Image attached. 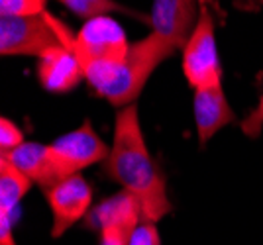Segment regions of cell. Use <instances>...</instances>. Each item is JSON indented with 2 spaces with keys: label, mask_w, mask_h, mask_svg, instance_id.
<instances>
[{
  "label": "cell",
  "mask_w": 263,
  "mask_h": 245,
  "mask_svg": "<svg viewBox=\"0 0 263 245\" xmlns=\"http://www.w3.org/2000/svg\"><path fill=\"white\" fill-rule=\"evenodd\" d=\"M198 12V0H154L149 24L154 34L163 37L177 49H183L197 26Z\"/></svg>",
  "instance_id": "8"
},
{
  "label": "cell",
  "mask_w": 263,
  "mask_h": 245,
  "mask_svg": "<svg viewBox=\"0 0 263 245\" xmlns=\"http://www.w3.org/2000/svg\"><path fill=\"white\" fill-rule=\"evenodd\" d=\"M128 245H161V237L152 222H142L128 237Z\"/></svg>",
  "instance_id": "17"
},
{
  "label": "cell",
  "mask_w": 263,
  "mask_h": 245,
  "mask_svg": "<svg viewBox=\"0 0 263 245\" xmlns=\"http://www.w3.org/2000/svg\"><path fill=\"white\" fill-rule=\"evenodd\" d=\"M261 2H263V0H261Z\"/></svg>",
  "instance_id": "20"
},
{
  "label": "cell",
  "mask_w": 263,
  "mask_h": 245,
  "mask_svg": "<svg viewBox=\"0 0 263 245\" xmlns=\"http://www.w3.org/2000/svg\"><path fill=\"white\" fill-rule=\"evenodd\" d=\"M263 130V92L261 96H259V102H257V106L253 108L246 118H243V122H241V132L248 135V137H259Z\"/></svg>",
  "instance_id": "18"
},
{
  "label": "cell",
  "mask_w": 263,
  "mask_h": 245,
  "mask_svg": "<svg viewBox=\"0 0 263 245\" xmlns=\"http://www.w3.org/2000/svg\"><path fill=\"white\" fill-rule=\"evenodd\" d=\"M143 222L142 204L130 192L120 190L114 196L97 204L90 208L87 218L83 220L85 228H90L95 232H104V230H120L126 235H130L140 223Z\"/></svg>",
  "instance_id": "9"
},
{
  "label": "cell",
  "mask_w": 263,
  "mask_h": 245,
  "mask_svg": "<svg viewBox=\"0 0 263 245\" xmlns=\"http://www.w3.org/2000/svg\"><path fill=\"white\" fill-rule=\"evenodd\" d=\"M51 24L63 45H67L73 51V55L77 57L81 67L118 63L128 55L132 47L118 22H114L108 16L87 20L77 34H71L65 24L59 22L53 16Z\"/></svg>",
  "instance_id": "3"
},
{
  "label": "cell",
  "mask_w": 263,
  "mask_h": 245,
  "mask_svg": "<svg viewBox=\"0 0 263 245\" xmlns=\"http://www.w3.org/2000/svg\"><path fill=\"white\" fill-rule=\"evenodd\" d=\"M35 73H37L40 85L45 90L57 92V94L73 90L85 78L81 63L67 45L53 47L40 57Z\"/></svg>",
  "instance_id": "11"
},
{
  "label": "cell",
  "mask_w": 263,
  "mask_h": 245,
  "mask_svg": "<svg viewBox=\"0 0 263 245\" xmlns=\"http://www.w3.org/2000/svg\"><path fill=\"white\" fill-rule=\"evenodd\" d=\"M63 45L55 32L51 16H0V53L40 57Z\"/></svg>",
  "instance_id": "6"
},
{
  "label": "cell",
  "mask_w": 263,
  "mask_h": 245,
  "mask_svg": "<svg viewBox=\"0 0 263 245\" xmlns=\"http://www.w3.org/2000/svg\"><path fill=\"white\" fill-rule=\"evenodd\" d=\"M108 151L110 147L100 139L90 120H85L77 130L47 144V171L40 187L45 190L65 178L75 177L83 169L104 161Z\"/></svg>",
  "instance_id": "4"
},
{
  "label": "cell",
  "mask_w": 263,
  "mask_h": 245,
  "mask_svg": "<svg viewBox=\"0 0 263 245\" xmlns=\"http://www.w3.org/2000/svg\"><path fill=\"white\" fill-rule=\"evenodd\" d=\"M32 178L26 177L20 169L0 157V212L12 216L20 200L32 189Z\"/></svg>",
  "instance_id": "13"
},
{
  "label": "cell",
  "mask_w": 263,
  "mask_h": 245,
  "mask_svg": "<svg viewBox=\"0 0 263 245\" xmlns=\"http://www.w3.org/2000/svg\"><path fill=\"white\" fill-rule=\"evenodd\" d=\"M45 198L53 216L51 235L61 237L69 228L85 220L92 208V189L81 175L69 177L45 189Z\"/></svg>",
  "instance_id": "7"
},
{
  "label": "cell",
  "mask_w": 263,
  "mask_h": 245,
  "mask_svg": "<svg viewBox=\"0 0 263 245\" xmlns=\"http://www.w3.org/2000/svg\"><path fill=\"white\" fill-rule=\"evenodd\" d=\"M24 141L26 139H24L22 130L12 120L2 118L0 120V153H8L12 149H16L18 145H22Z\"/></svg>",
  "instance_id": "16"
},
{
  "label": "cell",
  "mask_w": 263,
  "mask_h": 245,
  "mask_svg": "<svg viewBox=\"0 0 263 245\" xmlns=\"http://www.w3.org/2000/svg\"><path fill=\"white\" fill-rule=\"evenodd\" d=\"M45 0H0V16H42Z\"/></svg>",
  "instance_id": "15"
},
{
  "label": "cell",
  "mask_w": 263,
  "mask_h": 245,
  "mask_svg": "<svg viewBox=\"0 0 263 245\" xmlns=\"http://www.w3.org/2000/svg\"><path fill=\"white\" fill-rule=\"evenodd\" d=\"M183 73L193 89L222 85V65L209 6L200 2L197 26L183 47Z\"/></svg>",
  "instance_id": "5"
},
{
  "label": "cell",
  "mask_w": 263,
  "mask_h": 245,
  "mask_svg": "<svg viewBox=\"0 0 263 245\" xmlns=\"http://www.w3.org/2000/svg\"><path fill=\"white\" fill-rule=\"evenodd\" d=\"M63 6H67L75 16L83 18V20H92V18H100V16H108L114 12H120L132 18H140V20H147L143 14L134 12L132 8L124 6L116 0H59Z\"/></svg>",
  "instance_id": "14"
},
{
  "label": "cell",
  "mask_w": 263,
  "mask_h": 245,
  "mask_svg": "<svg viewBox=\"0 0 263 245\" xmlns=\"http://www.w3.org/2000/svg\"><path fill=\"white\" fill-rule=\"evenodd\" d=\"M0 245H18L12 232V216L0 212Z\"/></svg>",
  "instance_id": "19"
},
{
  "label": "cell",
  "mask_w": 263,
  "mask_h": 245,
  "mask_svg": "<svg viewBox=\"0 0 263 245\" xmlns=\"http://www.w3.org/2000/svg\"><path fill=\"white\" fill-rule=\"evenodd\" d=\"M2 159L10 161L16 169H20L26 177H30L35 185H42L47 171V145L35 141H24L8 153H0Z\"/></svg>",
  "instance_id": "12"
},
{
  "label": "cell",
  "mask_w": 263,
  "mask_h": 245,
  "mask_svg": "<svg viewBox=\"0 0 263 245\" xmlns=\"http://www.w3.org/2000/svg\"><path fill=\"white\" fill-rule=\"evenodd\" d=\"M175 51L177 47L152 32L140 42H134L122 61L87 65L83 67V73L95 92L120 110L124 106L136 104V98L142 94L154 71Z\"/></svg>",
  "instance_id": "2"
},
{
  "label": "cell",
  "mask_w": 263,
  "mask_h": 245,
  "mask_svg": "<svg viewBox=\"0 0 263 245\" xmlns=\"http://www.w3.org/2000/svg\"><path fill=\"white\" fill-rule=\"evenodd\" d=\"M102 163L104 173L140 200L143 222L155 223L171 212L165 175L145 145L136 104L116 112L112 145Z\"/></svg>",
  "instance_id": "1"
},
{
  "label": "cell",
  "mask_w": 263,
  "mask_h": 245,
  "mask_svg": "<svg viewBox=\"0 0 263 245\" xmlns=\"http://www.w3.org/2000/svg\"><path fill=\"white\" fill-rule=\"evenodd\" d=\"M193 112L200 145H206L222 128L236 122V114L226 100L222 85L195 89Z\"/></svg>",
  "instance_id": "10"
}]
</instances>
